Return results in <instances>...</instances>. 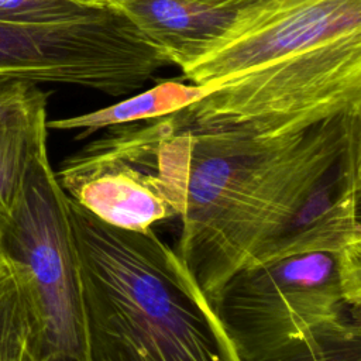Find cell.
<instances>
[{"instance_id": "cell-12", "label": "cell", "mask_w": 361, "mask_h": 361, "mask_svg": "<svg viewBox=\"0 0 361 361\" xmlns=\"http://www.w3.org/2000/svg\"><path fill=\"white\" fill-rule=\"evenodd\" d=\"M0 361H44L39 329L17 269L0 257Z\"/></svg>"}, {"instance_id": "cell-15", "label": "cell", "mask_w": 361, "mask_h": 361, "mask_svg": "<svg viewBox=\"0 0 361 361\" xmlns=\"http://www.w3.org/2000/svg\"><path fill=\"white\" fill-rule=\"evenodd\" d=\"M216 6H221V7H241L244 4L252 3L254 0H203Z\"/></svg>"}, {"instance_id": "cell-5", "label": "cell", "mask_w": 361, "mask_h": 361, "mask_svg": "<svg viewBox=\"0 0 361 361\" xmlns=\"http://www.w3.org/2000/svg\"><path fill=\"white\" fill-rule=\"evenodd\" d=\"M361 103V30L310 45L216 85L175 111L193 123L300 130Z\"/></svg>"}, {"instance_id": "cell-10", "label": "cell", "mask_w": 361, "mask_h": 361, "mask_svg": "<svg viewBox=\"0 0 361 361\" xmlns=\"http://www.w3.org/2000/svg\"><path fill=\"white\" fill-rule=\"evenodd\" d=\"M47 99L41 90L0 123V223L13 210L37 154L47 147Z\"/></svg>"}, {"instance_id": "cell-8", "label": "cell", "mask_w": 361, "mask_h": 361, "mask_svg": "<svg viewBox=\"0 0 361 361\" xmlns=\"http://www.w3.org/2000/svg\"><path fill=\"white\" fill-rule=\"evenodd\" d=\"M360 197L361 142L313 185L288 223L250 265L295 254L341 252L361 245Z\"/></svg>"}, {"instance_id": "cell-13", "label": "cell", "mask_w": 361, "mask_h": 361, "mask_svg": "<svg viewBox=\"0 0 361 361\" xmlns=\"http://www.w3.org/2000/svg\"><path fill=\"white\" fill-rule=\"evenodd\" d=\"M99 8L102 7L83 6L69 0H0V23L49 24L85 17Z\"/></svg>"}, {"instance_id": "cell-6", "label": "cell", "mask_w": 361, "mask_h": 361, "mask_svg": "<svg viewBox=\"0 0 361 361\" xmlns=\"http://www.w3.org/2000/svg\"><path fill=\"white\" fill-rule=\"evenodd\" d=\"M171 65L116 7L49 23H0V78L68 83L123 96Z\"/></svg>"}, {"instance_id": "cell-7", "label": "cell", "mask_w": 361, "mask_h": 361, "mask_svg": "<svg viewBox=\"0 0 361 361\" xmlns=\"http://www.w3.org/2000/svg\"><path fill=\"white\" fill-rule=\"evenodd\" d=\"M361 30V0H307L207 54L183 76L210 86L310 45Z\"/></svg>"}, {"instance_id": "cell-16", "label": "cell", "mask_w": 361, "mask_h": 361, "mask_svg": "<svg viewBox=\"0 0 361 361\" xmlns=\"http://www.w3.org/2000/svg\"><path fill=\"white\" fill-rule=\"evenodd\" d=\"M78 4L83 6H93V7H106V6H114L118 0H69Z\"/></svg>"}, {"instance_id": "cell-2", "label": "cell", "mask_w": 361, "mask_h": 361, "mask_svg": "<svg viewBox=\"0 0 361 361\" xmlns=\"http://www.w3.org/2000/svg\"><path fill=\"white\" fill-rule=\"evenodd\" d=\"M66 199L90 361H238L212 302L152 227H114Z\"/></svg>"}, {"instance_id": "cell-14", "label": "cell", "mask_w": 361, "mask_h": 361, "mask_svg": "<svg viewBox=\"0 0 361 361\" xmlns=\"http://www.w3.org/2000/svg\"><path fill=\"white\" fill-rule=\"evenodd\" d=\"M41 89L35 83L0 78V123L25 106Z\"/></svg>"}, {"instance_id": "cell-3", "label": "cell", "mask_w": 361, "mask_h": 361, "mask_svg": "<svg viewBox=\"0 0 361 361\" xmlns=\"http://www.w3.org/2000/svg\"><path fill=\"white\" fill-rule=\"evenodd\" d=\"M210 302L238 361H361V245L243 267Z\"/></svg>"}, {"instance_id": "cell-4", "label": "cell", "mask_w": 361, "mask_h": 361, "mask_svg": "<svg viewBox=\"0 0 361 361\" xmlns=\"http://www.w3.org/2000/svg\"><path fill=\"white\" fill-rule=\"evenodd\" d=\"M0 257L18 272L34 312L44 361H90L80 269L68 199L42 148L0 223Z\"/></svg>"}, {"instance_id": "cell-11", "label": "cell", "mask_w": 361, "mask_h": 361, "mask_svg": "<svg viewBox=\"0 0 361 361\" xmlns=\"http://www.w3.org/2000/svg\"><path fill=\"white\" fill-rule=\"evenodd\" d=\"M209 89L210 86L168 80L109 107L47 121V127L52 130H78V138H85L97 130L172 114L197 102Z\"/></svg>"}, {"instance_id": "cell-1", "label": "cell", "mask_w": 361, "mask_h": 361, "mask_svg": "<svg viewBox=\"0 0 361 361\" xmlns=\"http://www.w3.org/2000/svg\"><path fill=\"white\" fill-rule=\"evenodd\" d=\"M97 141L134 165L179 219L175 251L212 300L361 142V103L300 130L193 123L172 113L111 127Z\"/></svg>"}, {"instance_id": "cell-9", "label": "cell", "mask_w": 361, "mask_h": 361, "mask_svg": "<svg viewBox=\"0 0 361 361\" xmlns=\"http://www.w3.org/2000/svg\"><path fill=\"white\" fill-rule=\"evenodd\" d=\"M113 7L182 71L223 47L243 14V6L203 0H118Z\"/></svg>"}]
</instances>
